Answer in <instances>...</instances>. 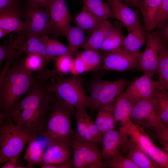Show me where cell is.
Segmentation results:
<instances>
[{
    "label": "cell",
    "instance_id": "1",
    "mask_svg": "<svg viewBox=\"0 0 168 168\" xmlns=\"http://www.w3.org/2000/svg\"><path fill=\"white\" fill-rule=\"evenodd\" d=\"M47 80L38 79L12 109L8 116L31 136L41 135L51 107Z\"/></svg>",
    "mask_w": 168,
    "mask_h": 168
},
{
    "label": "cell",
    "instance_id": "2",
    "mask_svg": "<svg viewBox=\"0 0 168 168\" xmlns=\"http://www.w3.org/2000/svg\"><path fill=\"white\" fill-rule=\"evenodd\" d=\"M36 79L33 71L26 67L19 57L7 59L0 77V113H9L21 98L30 90Z\"/></svg>",
    "mask_w": 168,
    "mask_h": 168
},
{
    "label": "cell",
    "instance_id": "3",
    "mask_svg": "<svg viewBox=\"0 0 168 168\" xmlns=\"http://www.w3.org/2000/svg\"><path fill=\"white\" fill-rule=\"evenodd\" d=\"M51 107L41 135L48 143L72 147L75 133L72 119L76 109L60 98L51 93Z\"/></svg>",
    "mask_w": 168,
    "mask_h": 168
},
{
    "label": "cell",
    "instance_id": "4",
    "mask_svg": "<svg viewBox=\"0 0 168 168\" xmlns=\"http://www.w3.org/2000/svg\"><path fill=\"white\" fill-rule=\"evenodd\" d=\"M49 91L69 105L79 109L88 107L90 109L91 100L86 94L81 78L77 76L64 78L59 76L47 81Z\"/></svg>",
    "mask_w": 168,
    "mask_h": 168
},
{
    "label": "cell",
    "instance_id": "5",
    "mask_svg": "<svg viewBox=\"0 0 168 168\" xmlns=\"http://www.w3.org/2000/svg\"><path fill=\"white\" fill-rule=\"evenodd\" d=\"M0 163L11 160L18 163L21 154L31 135L10 121H0Z\"/></svg>",
    "mask_w": 168,
    "mask_h": 168
},
{
    "label": "cell",
    "instance_id": "6",
    "mask_svg": "<svg viewBox=\"0 0 168 168\" xmlns=\"http://www.w3.org/2000/svg\"><path fill=\"white\" fill-rule=\"evenodd\" d=\"M23 17L26 25L25 36L58 35L61 33L53 26L48 9L39 6L25 2L22 7Z\"/></svg>",
    "mask_w": 168,
    "mask_h": 168
},
{
    "label": "cell",
    "instance_id": "7",
    "mask_svg": "<svg viewBox=\"0 0 168 168\" xmlns=\"http://www.w3.org/2000/svg\"><path fill=\"white\" fill-rule=\"evenodd\" d=\"M97 143L74 139L72 147L74 168H103L105 166Z\"/></svg>",
    "mask_w": 168,
    "mask_h": 168
},
{
    "label": "cell",
    "instance_id": "8",
    "mask_svg": "<svg viewBox=\"0 0 168 168\" xmlns=\"http://www.w3.org/2000/svg\"><path fill=\"white\" fill-rule=\"evenodd\" d=\"M130 83L122 78L114 81H97L91 88L90 96L92 102L91 109L97 110L113 102Z\"/></svg>",
    "mask_w": 168,
    "mask_h": 168
},
{
    "label": "cell",
    "instance_id": "9",
    "mask_svg": "<svg viewBox=\"0 0 168 168\" xmlns=\"http://www.w3.org/2000/svg\"><path fill=\"white\" fill-rule=\"evenodd\" d=\"M161 38L157 32L147 34L145 48L141 52L137 67L143 74L152 77L157 74Z\"/></svg>",
    "mask_w": 168,
    "mask_h": 168
},
{
    "label": "cell",
    "instance_id": "10",
    "mask_svg": "<svg viewBox=\"0 0 168 168\" xmlns=\"http://www.w3.org/2000/svg\"><path fill=\"white\" fill-rule=\"evenodd\" d=\"M152 97L134 103L131 120L135 124L143 128L156 130L164 125L157 113Z\"/></svg>",
    "mask_w": 168,
    "mask_h": 168
},
{
    "label": "cell",
    "instance_id": "11",
    "mask_svg": "<svg viewBox=\"0 0 168 168\" xmlns=\"http://www.w3.org/2000/svg\"><path fill=\"white\" fill-rule=\"evenodd\" d=\"M141 54L140 51L130 53L120 49L105 52L101 58V69L119 72L137 68Z\"/></svg>",
    "mask_w": 168,
    "mask_h": 168
},
{
    "label": "cell",
    "instance_id": "12",
    "mask_svg": "<svg viewBox=\"0 0 168 168\" xmlns=\"http://www.w3.org/2000/svg\"><path fill=\"white\" fill-rule=\"evenodd\" d=\"M152 77L149 75L143 74L127 86L125 92L134 103L153 97L156 85Z\"/></svg>",
    "mask_w": 168,
    "mask_h": 168
},
{
    "label": "cell",
    "instance_id": "13",
    "mask_svg": "<svg viewBox=\"0 0 168 168\" xmlns=\"http://www.w3.org/2000/svg\"><path fill=\"white\" fill-rule=\"evenodd\" d=\"M47 9L54 28L65 36L71 21V16L65 0H51Z\"/></svg>",
    "mask_w": 168,
    "mask_h": 168
},
{
    "label": "cell",
    "instance_id": "14",
    "mask_svg": "<svg viewBox=\"0 0 168 168\" xmlns=\"http://www.w3.org/2000/svg\"><path fill=\"white\" fill-rule=\"evenodd\" d=\"M126 139L120 131L115 129L109 130L102 136L101 153L102 159L107 160L114 157L123 149L126 142Z\"/></svg>",
    "mask_w": 168,
    "mask_h": 168
},
{
    "label": "cell",
    "instance_id": "15",
    "mask_svg": "<svg viewBox=\"0 0 168 168\" xmlns=\"http://www.w3.org/2000/svg\"><path fill=\"white\" fill-rule=\"evenodd\" d=\"M114 18L120 21L128 31L140 24L138 12L121 0H108Z\"/></svg>",
    "mask_w": 168,
    "mask_h": 168
},
{
    "label": "cell",
    "instance_id": "16",
    "mask_svg": "<svg viewBox=\"0 0 168 168\" xmlns=\"http://www.w3.org/2000/svg\"><path fill=\"white\" fill-rule=\"evenodd\" d=\"M72 148L64 145L48 142L40 163L41 166L57 165L68 161L72 154Z\"/></svg>",
    "mask_w": 168,
    "mask_h": 168
},
{
    "label": "cell",
    "instance_id": "17",
    "mask_svg": "<svg viewBox=\"0 0 168 168\" xmlns=\"http://www.w3.org/2000/svg\"><path fill=\"white\" fill-rule=\"evenodd\" d=\"M22 7L0 10V27L10 33H24L26 29V25L21 18Z\"/></svg>",
    "mask_w": 168,
    "mask_h": 168
},
{
    "label": "cell",
    "instance_id": "18",
    "mask_svg": "<svg viewBox=\"0 0 168 168\" xmlns=\"http://www.w3.org/2000/svg\"><path fill=\"white\" fill-rule=\"evenodd\" d=\"M134 103L125 92L123 91L115 99L114 115L116 123L120 122L124 128L131 121V117Z\"/></svg>",
    "mask_w": 168,
    "mask_h": 168
},
{
    "label": "cell",
    "instance_id": "19",
    "mask_svg": "<svg viewBox=\"0 0 168 168\" xmlns=\"http://www.w3.org/2000/svg\"><path fill=\"white\" fill-rule=\"evenodd\" d=\"M25 38L20 45L14 57H18L22 54L26 55L35 54L41 56L47 65L50 61L47 57L44 43L41 36H25Z\"/></svg>",
    "mask_w": 168,
    "mask_h": 168
},
{
    "label": "cell",
    "instance_id": "20",
    "mask_svg": "<svg viewBox=\"0 0 168 168\" xmlns=\"http://www.w3.org/2000/svg\"><path fill=\"white\" fill-rule=\"evenodd\" d=\"M39 136H31L26 151L24 159L27 163L28 168H33L36 164H40L48 142L46 140H39Z\"/></svg>",
    "mask_w": 168,
    "mask_h": 168
},
{
    "label": "cell",
    "instance_id": "21",
    "mask_svg": "<svg viewBox=\"0 0 168 168\" xmlns=\"http://www.w3.org/2000/svg\"><path fill=\"white\" fill-rule=\"evenodd\" d=\"M162 0H139V9L143 16L146 30L149 32L155 28L157 14Z\"/></svg>",
    "mask_w": 168,
    "mask_h": 168
},
{
    "label": "cell",
    "instance_id": "22",
    "mask_svg": "<svg viewBox=\"0 0 168 168\" xmlns=\"http://www.w3.org/2000/svg\"><path fill=\"white\" fill-rule=\"evenodd\" d=\"M113 26L108 20L102 21L91 34L82 48L84 49L100 50L106 36Z\"/></svg>",
    "mask_w": 168,
    "mask_h": 168
},
{
    "label": "cell",
    "instance_id": "23",
    "mask_svg": "<svg viewBox=\"0 0 168 168\" xmlns=\"http://www.w3.org/2000/svg\"><path fill=\"white\" fill-rule=\"evenodd\" d=\"M146 35L144 29L141 23L128 31L124 38L121 49L130 53L140 52L141 48L145 44Z\"/></svg>",
    "mask_w": 168,
    "mask_h": 168
},
{
    "label": "cell",
    "instance_id": "24",
    "mask_svg": "<svg viewBox=\"0 0 168 168\" xmlns=\"http://www.w3.org/2000/svg\"><path fill=\"white\" fill-rule=\"evenodd\" d=\"M115 101V100L97 110L95 122L102 135L115 128L116 124L114 115Z\"/></svg>",
    "mask_w": 168,
    "mask_h": 168
},
{
    "label": "cell",
    "instance_id": "25",
    "mask_svg": "<svg viewBox=\"0 0 168 168\" xmlns=\"http://www.w3.org/2000/svg\"><path fill=\"white\" fill-rule=\"evenodd\" d=\"M157 74L158 77L155 81L156 87L168 90V48L167 43L162 38Z\"/></svg>",
    "mask_w": 168,
    "mask_h": 168
},
{
    "label": "cell",
    "instance_id": "26",
    "mask_svg": "<svg viewBox=\"0 0 168 168\" xmlns=\"http://www.w3.org/2000/svg\"><path fill=\"white\" fill-rule=\"evenodd\" d=\"M127 143L126 148L129 149L127 157L130 159L138 168H157L158 165L144 152L131 142Z\"/></svg>",
    "mask_w": 168,
    "mask_h": 168
},
{
    "label": "cell",
    "instance_id": "27",
    "mask_svg": "<svg viewBox=\"0 0 168 168\" xmlns=\"http://www.w3.org/2000/svg\"><path fill=\"white\" fill-rule=\"evenodd\" d=\"M152 98L161 120L168 127V90L156 87Z\"/></svg>",
    "mask_w": 168,
    "mask_h": 168
},
{
    "label": "cell",
    "instance_id": "28",
    "mask_svg": "<svg viewBox=\"0 0 168 168\" xmlns=\"http://www.w3.org/2000/svg\"><path fill=\"white\" fill-rule=\"evenodd\" d=\"M102 21L91 13L85 5L74 20L77 26L91 34Z\"/></svg>",
    "mask_w": 168,
    "mask_h": 168
},
{
    "label": "cell",
    "instance_id": "29",
    "mask_svg": "<svg viewBox=\"0 0 168 168\" xmlns=\"http://www.w3.org/2000/svg\"><path fill=\"white\" fill-rule=\"evenodd\" d=\"M84 5L95 16L101 20L114 18L109 4L103 0H82Z\"/></svg>",
    "mask_w": 168,
    "mask_h": 168
},
{
    "label": "cell",
    "instance_id": "30",
    "mask_svg": "<svg viewBox=\"0 0 168 168\" xmlns=\"http://www.w3.org/2000/svg\"><path fill=\"white\" fill-rule=\"evenodd\" d=\"M50 36H41L44 43L47 56L51 61L57 57L66 54H69L68 47Z\"/></svg>",
    "mask_w": 168,
    "mask_h": 168
},
{
    "label": "cell",
    "instance_id": "31",
    "mask_svg": "<svg viewBox=\"0 0 168 168\" xmlns=\"http://www.w3.org/2000/svg\"><path fill=\"white\" fill-rule=\"evenodd\" d=\"M84 31L77 26H71L69 28L65 36L68 42L70 54L72 55L85 43L86 40Z\"/></svg>",
    "mask_w": 168,
    "mask_h": 168
},
{
    "label": "cell",
    "instance_id": "32",
    "mask_svg": "<svg viewBox=\"0 0 168 168\" xmlns=\"http://www.w3.org/2000/svg\"><path fill=\"white\" fill-rule=\"evenodd\" d=\"M124 38L121 27L114 26L106 36L100 50L108 52L121 49Z\"/></svg>",
    "mask_w": 168,
    "mask_h": 168
},
{
    "label": "cell",
    "instance_id": "33",
    "mask_svg": "<svg viewBox=\"0 0 168 168\" xmlns=\"http://www.w3.org/2000/svg\"><path fill=\"white\" fill-rule=\"evenodd\" d=\"M86 112V108L76 109L74 117L76 120L77 132L75 133L74 139L93 142L88 131L85 118Z\"/></svg>",
    "mask_w": 168,
    "mask_h": 168
},
{
    "label": "cell",
    "instance_id": "34",
    "mask_svg": "<svg viewBox=\"0 0 168 168\" xmlns=\"http://www.w3.org/2000/svg\"><path fill=\"white\" fill-rule=\"evenodd\" d=\"M25 38L24 34L20 33L15 39H11L7 42L0 46V65L6 59L12 58Z\"/></svg>",
    "mask_w": 168,
    "mask_h": 168
},
{
    "label": "cell",
    "instance_id": "35",
    "mask_svg": "<svg viewBox=\"0 0 168 168\" xmlns=\"http://www.w3.org/2000/svg\"><path fill=\"white\" fill-rule=\"evenodd\" d=\"M78 55L91 70L100 69L102 59L98 51L86 49L80 53Z\"/></svg>",
    "mask_w": 168,
    "mask_h": 168
},
{
    "label": "cell",
    "instance_id": "36",
    "mask_svg": "<svg viewBox=\"0 0 168 168\" xmlns=\"http://www.w3.org/2000/svg\"><path fill=\"white\" fill-rule=\"evenodd\" d=\"M104 162L105 166L111 168H138L129 158L124 157L121 153Z\"/></svg>",
    "mask_w": 168,
    "mask_h": 168
},
{
    "label": "cell",
    "instance_id": "37",
    "mask_svg": "<svg viewBox=\"0 0 168 168\" xmlns=\"http://www.w3.org/2000/svg\"><path fill=\"white\" fill-rule=\"evenodd\" d=\"M23 61L25 66L32 71H44L46 65L43 58L40 55L35 54L27 55Z\"/></svg>",
    "mask_w": 168,
    "mask_h": 168
},
{
    "label": "cell",
    "instance_id": "38",
    "mask_svg": "<svg viewBox=\"0 0 168 168\" xmlns=\"http://www.w3.org/2000/svg\"><path fill=\"white\" fill-rule=\"evenodd\" d=\"M74 60L72 55L66 54L60 56L55 59L56 70L61 73L71 72Z\"/></svg>",
    "mask_w": 168,
    "mask_h": 168
},
{
    "label": "cell",
    "instance_id": "39",
    "mask_svg": "<svg viewBox=\"0 0 168 168\" xmlns=\"http://www.w3.org/2000/svg\"><path fill=\"white\" fill-rule=\"evenodd\" d=\"M168 21V0H162L158 11L155 28H162Z\"/></svg>",
    "mask_w": 168,
    "mask_h": 168
},
{
    "label": "cell",
    "instance_id": "40",
    "mask_svg": "<svg viewBox=\"0 0 168 168\" xmlns=\"http://www.w3.org/2000/svg\"><path fill=\"white\" fill-rule=\"evenodd\" d=\"M85 118L88 132L94 142L101 144L102 135L100 132L95 123L91 117L86 112Z\"/></svg>",
    "mask_w": 168,
    "mask_h": 168
},
{
    "label": "cell",
    "instance_id": "41",
    "mask_svg": "<svg viewBox=\"0 0 168 168\" xmlns=\"http://www.w3.org/2000/svg\"><path fill=\"white\" fill-rule=\"evenodd\" d=\"M90 71L89 67L81 58L77 55L74 60L71 73L74 76H77L84 72Z\"/></svg>",
    "mask_w": 168,
    "mask_h": 168
},
{
    "label": "cell",
    "instance_id": "42",
    "mask_svg": "<svg viewBox=\"0 0 168 168\" xmlns=\"http://www.w3.org/2000/svg\"><path fill=\"white\" fill-rule=\"evenodd\" d=\"M22 0H0V10L22 7Z\"/></svg>",
    "mask_w": 168,
    "mask_h": 168
},
{
    "label": "cell",
    "instance_id": "43",
    "mask_svg": "<svg viewBox=\"0 0 168 168\" xmlns=\"http://www.w3.org/2000/svg\"><path fill=\"white\" fill-rule=\"evenodd\" d=\"M160 141L168 143V127L163 126L155 130Z\"/></svg>",
    "mask_w": 168,
    "mask_h": 168
},
{
    "label": "cell",
    "instance_id": "44",
    "mask_svg": "<svg viewBox=\"0 0 168 168\" xmlns=\"http://www.w3.org/2000/svg\"><path fill=\"white\" fill-rule=\"evenodd\" d=\"M42 168H73L72 159L62 164L54 165H47L41 166Z\"/></svg>",
    "mask_w": 168,
    "mask_h": 168
},
{
    "label": "cell",
    "instance_id": "45",
    "mask_svg": "<svg viewBox=\"0 0 168 168\" xmlns=\"http://www.w3.org/2000/svg\"><path fill=\"white\" fill-rule=\"evenodd\" d=\"M51 0H23L25 2L39 6L46 9Z\"/></svg>",
    "mask_w": 168,
    "mask_h": 168
},
{
    "label": "cell",
    "instance_id": "46",
    "mask_svg": "<svg viewBox=\"0 0 168 168\" xmlns=\"http://www.w3.org/2000/svg\"><path fill=\"white\" fill-rule=\"evenodd\" d=\"M2 166V168H27L26 166L18 165V163L14 161L9 160L6 161Z\"/></svg>",
    "mask_w": 168,
    "mask_h": 168
},
{
    "label": "cell",
    "instance_id": "47",
    "mask_svg": "<svg viewBox=\"0 0 168 168\" xmlns=\"http://www.w3.org/2000/svg\"><path fill=\"white\" fill-rule=\"evenodd\" d=\"M162 38L166 43H168V21L161 29L159 33Z\"/></svg>",
    "mask_w": 168,
    "mask_h": 168
},
{
    "label": "cell",
    "instance_id": "48",
    "mask_svg": "<svg viewBox=\"0 0 168 168\" xmlns=\"http://www.w3.org/2000/svg\"><path fill=\"white\" fill-rule=\"evenodd\" d=\"M126 4L128 6H130L137 8L139 9V0H125Z\"/></svg>",
    "mask_w": 168,
    "mask_h": 168
},
{
    "label": "cell",
    "instance_id": "49",
    "mask_svg": "<svg viewBox=\"0 0 168 168\" xmlns=\"http://www.w3.org/2000/svg\"><path fill=\"white\" fill-rule=\"evenodd\" d=\"M10 32L7 30L0 27V38L1 39Z\"/></svg>",
    "mask_w": 168,
    "mask_h": 168
},
{
    "label": "cell",
    "instance_id": "50",
    "mask_svg": "<svg viewBox=\"0 0 168 168\" xmlns=\"http://www.w3.org/2000/svg\"><path fill=\"white\" fill-rule=\"evenodd\" d=\"M163 149L168 154V143L160 141Z\"/></svg>",
    "mask_w": 168,
    "mask_h": 168
},
{
    "label": "cell",
    "instance_id": "51",
    "mask_svg": "<svg viewBox=\"0 0 168 168\" xmlns=\"http://www.w3.org/2000/svg\"><path fill=\"white\" fill-rule=\"evenodd\" d=\"M65 0V1H66V0Z\"/></svg>",
    "mask_w": 168,
    "mask_h": 168
}]
</instances>
